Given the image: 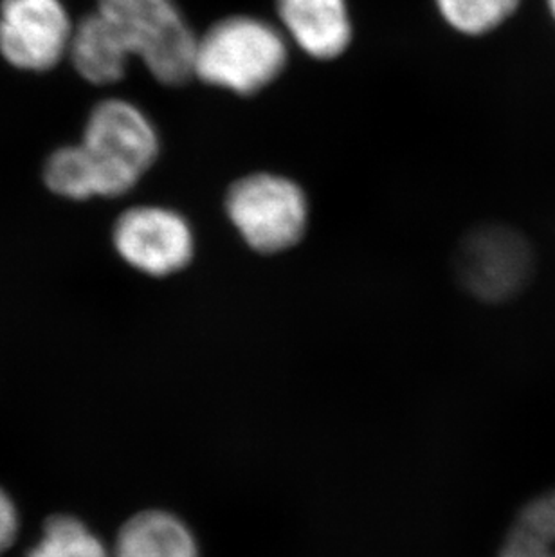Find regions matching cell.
<instances>
[{"mask_svg":"<svg viewBox=\"0 0 555 557\" xmlns=\"http://www.w3.org/2000/svg\"><path fill=\"white\" fill-rule=\"evenodd\" d=\"M291 51L276 21L230 13L197 35L194 79L227 95L252 98L282 78Z\"/></svg>","mask_w":555,"mask_h":557,"instance_id":"6da1fadb","label":"cell"},{"mask_svg":"<svg viewBox=\"0 0 555 557\" xmlns=\"http://www.w3.org/2000/svg\"><path fill=\"white\" fill-rule=\"evenodd\" d=\"M225 221L258 257H282L305 243L312 202L299 181L274 170L236 177L222 199Z\"/></svg>","mask_w":555,"mask_h":557,"instance_id":"7a4b0ae2","label":"cell"},{"mask_svg":"<svg viewBox=\"0 0 555 557\" xmlns=\"http://www.w3.org/2000/svg\"><path fill=\"white\" fill-rule=\"evenodd\" d=\"M79 145L95 166L101 199H120L134 191L163 153V137L152 116L126 98L96 103Z\"/></svg>","mask_w":555,"mask_h":557,"instance_id":"3957f363","label":"cell"},{"mask_svg":"<svg viewBox=\"0 0 555 557\" xmlns=\"http://www.w3.org/2000/svg\"><path fill=\"white\" fill-rule=\"evenodd\" d=\"M96 11L118 29L132 57L164 87L194 79L197 35L177 0H98Z\"/></svg>","mask_w":555,"mask_h":557,"instance_id":"277c9868","label":"cell"},{"mask_svg":"<svg viewBox=\"0 0 555 557\" xmlns=\"http://www.w3.org/2000/svg\"><path fill=\"white\" fill-rule=\"evenodd\" d=\"M112 248L132 271L152 280L186 273L199 255L194 222L175 206L143 202L121 211L111 232Z\"/></svg>","mask_w":555,"mask_h":557,"instance_id":"5b68a950","label":"cell"},{"mask_svg":"<svg viewBox=\"0 0 555 557\" xmlns=\"http://www.w3.org/2000/svg\"><path fill=\"white\" fill-rule=\"evenodd\" d=\"M534 268V249L523 233L503 224L474 227L455 252L458 284L467 295L489 306L518 298Z\"/></svg>","mask_w":555,"mask_h":557,"instance_id":"8992f818","label":"cell"},{"mask_svg":"<svg viewBox=\"0 0 555 557\" xmlns=\"http://www.w3.org/2000/svg\"><path fill=\"white\" fill-rule=\"evenodd\" d=\"M74 26L62 0H2L0 57L21 71H51L67 59Z\"/></svg>","mask_w":555,"mask_h":557,"instance_id":"52a82bcc","label":"cell"},{"mask_svg":"<svg viewBox=\"0 0 555 557\" xmlns=\"http://www.w3.org/2000/svg\"><path fill=\"white\" fill-rule=\"evenodd\" d=\"M274 16L291 48L314 62H337L356 40L350 0H274Z\"/></svg>","mask_w":555,"mask_h":557,"instance_id":"ba28073f","label":"cell"},{"mask_svg":"<svg viewBox=\"0 0 555 557\" xmlns=\"http://www.w3.org/2000/svg\"><path fill=\"white\" fill-rule=\"evenodd\" d=\"M112 557H202L195 527L170 507H147L123 521Z\"/></svg>","mask_w":555,"mask_h":557,"instance_id":"9c48e42d","label":"cell"},{"mask_svg":"<svg viewBox=\"0 0 555 557\" xmlns=\"http://www.w3.org/2000/svg\"><path fill=\"white\" fill-rule=\"evenodd\" d=\"M67 59L87 84L109 87L125 78L134 57L118 29L95 10L74 26Z\"/></svg>","mask_w":555,"mask_h":557,"instance_id":"30bf717a","label":"cell"},{"mask_svg":"<svg viewBox=\"0 0 555 557\" xmlns=\"http://www.w3.org/2000/svg\"><path fill=\"white\" fill-rule=\"evenodd\" d=\"M498 557H555V490L521 507L508 527Z\"/></svg>","mask_w":555,"mask_h":557,"instance_id":"8fae6325","label":"cell"},{"mask_svg":"<svg viewBox=\"0 0 555 557\" xmlns=\"http://www.w3.org/2000/svg\"><path fill=\"white\" fill-rule=\"evenodd\" d=\"M523 0H433L436 15L451 32L466 38H482L510 22Z\"/></svg>","mask_w":555,"mask_h":557,"instance_id":"7c38bea8","label":"cell"},{"mask_svg":"<svg viewBox=\"0 0 555 557\" xmlns=\"http://www.w3.org/2000/svg\"><path fill=\"white\" fill-rule=\"evenodd\" d=\"M44 183L63 199H101L95 169L79 143L60 147L49 156L44 166Z\"/></svg>","mask_w":555,"mask_h":557,"instance_id":"4fadbf2b","label":"cell"},{"mask_svg":"<svg viewBox=\"0 0 555 557\" xmlns=\"http://www.w3.org/2000/svg\"><path fill=\"white\" fill-rule=\"evenodd\" d=\"M27 557H112V548L76 516L58 515L49 518Z\"/></svg>","mask_w":555,"mask_h":557,"instance_id":"5bb4252c","label":"cell"},{"mask_svg":"<svg viewBox=\"0 0 555 557\" xmlns=\"http://www.w3.org/2000/svg\"><path fill=\"white\" fill-rule=\"evenodd\" d=\"M18 532V515L15 504L0 490V554H4L15 542Z\"/></svg>","mask_w":555,"mask_h":557,"instance_id":"9a60e30c","label":"cell"},{"mask_svg":"<svg viewBox=\"0 0 555 557\" xmlns=\"http://www.w3.org/2000/svg\"><path fill=\"white\" fill-rule=\"evenodd\" d=\"M546 11H548V15H551L552 21L555 24V0H545Z\"/></svg>","mask_w":555,"mask_h":557,"instance_id":"2e32d148","label":"cell"}]
</instances>
